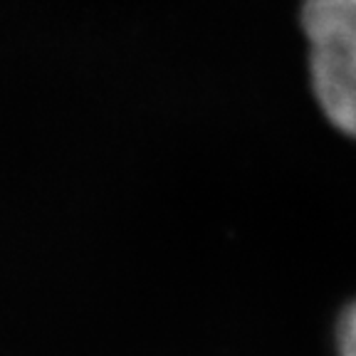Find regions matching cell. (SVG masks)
I'll return each instance as SVG.
<instances>
[{
    "label": "cell",
    "instance_id": "obj_2",
    "mask_svg": "<svg viewBox=\"0 0 356 356\" xmlns=\"http://www.w3.org/2000/svg\"><path fill=\"white\" fill-rule=\"evenodd\" d=\"M337 349L339 356H356V305L341 314L337 327Z\"/></svg>",
    "mask_w": 356,
    "mask_h": 356
},
{
    "label": "cell",
    "instance_id": "obj_1",
    "mask_svg": "<svg viewBox=\"0 0 356 356\" xmlns=\"http://www.w3.org/2000/svg\"><path fill=\"white\" fill-rule=\"evenodd\" d=\"M312 89L324 117L356 139V0H305Z\"/></svg>",
    "mask_w": 356,
    "mask_h": 356
}]
</instances>
